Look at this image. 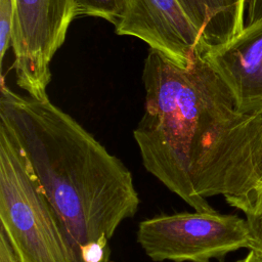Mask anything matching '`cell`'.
I'll list each match as a JSON object with an SVG mask.
<instances>
[{
    "mask_svg": "<svg viewBox=\"0 0 262 262\" xmlns=\"http://www.w3.org/2000/svg\"><path fill=\"white\" fill-rule=\"evenodd\" d=\"M142 81L144 112L133 137L148 173L199 212L215 211L209 198L257 189L262 116L237 110L204 53L180 67L149 49Z\"/></svg>",
    "mask_w": 262,
    "mask_h": 262,
    "instance_id": "cell-1",
    "label": "cell"
},
{
    "mask_svg": "<svg viewBox=\"0 0 262 262\" xmlns=\"http://www.w3.org/2000/svg\"><path fill=\"white\" fill-rule=\"evenodd\" d=\"M0 126L29 160L63 228L73 262H110V239L140 204L133 176L48 96L1 81Z\"/></svg>",
    "mask_w": 262,
    "mask_h": 262,
    "instance_id": "cell-2",
    "label": "cell"
},
{
    "mask_svg": "<svg viewBox=\"0 0 262 262\" xmlns=\"http://www.w3.org/2000/svg\"><path fill=\"white\" fill-rule=\"evenodd\" d=\"M0 221L18 262H73L55 210L29 160L1 126Z\"/></svg>",
    "mask_w": 262,
    "mask_h": 262,
    "instance_id": "cell-3",
    "label": "cell"
},
{
    "mask_svg": "<svg viewBox=\"0 0 262 262\" xmlns=\"http://www.w3.org/2000/svg\"><path fill=\"white\" fill-rule=\"evenodd\" d=\"M137 242L155 262H211L252 248L246 218L213 212H183L142 220Z\"/></svg>",
    "mask_w": 262,
    "mask_h": 262,
    "instance_id": "cell-4",
    "label": "cell"
},
{
    "mask_svg": "<svg viewBox=\"0 0 262 262\" xmlns=\"http://www.w3.org/2000/svg\"><path fill=\"white\" fill-rule=\"evenodd\" d=\"M11 47L16 84L34 98L47 97L50 63L77 17L74 0H13Z\"/></svg>",
    "mask_w": 262,
    "mask_h": 262,
    "instance_id": "cell-5",
    "label": "cell"
},
{
    "mask_svg": "<svg viewBox=\"0 0 262 262\" xmlns=\"http://www.w3.org/2000/svg\"><path fill=\"white\" fill-rule=\"evenodd\" d=\"M116 33L140 39L180 67L208 50L179 0H126Z\"/></svg>",
    "mask_w": 262,
    "mask_h": 262,
    "instance_id": "cell-6",
    "label": "cell"
},
{
    "mask_svg": "<svg viewBox=\"0 0 262 262\" xmlns=\"http://www.w3.org/2000/svg\"><path fill=\"white\" fill-rule=\"evenodd\" d=\"M204 55L229 87L237 110L262 116V19Z\"/></svg>",
    "mask_w": 262,
    "mask_h": 262,
    "instance_id": "cell-7",
    "label": "cell"
},
{
    "mask_svg": "<svg viewBox=\"0 0 262 262\" xmlns=\"http://www.w3.org/2000/svg\"><path fill=\"white\" fill-rule=\"evenodd\" d=\"M210 47L223 44L245 27L247 0H179Z\"/></svg>",
    "mask_w": 262,
    "mask_h": 262,
    "instance_id": "cell-8",
    "label": "cell"
},
{
    "mask_svg": "<svg viewBox=\"0 0 262 262\" xmlns=\"http://www.w3.org/2000/svg\"><path fill=\"white\" fill-rule=\"evenodd\" d=\"M226 202L245 214L252 237L251 249L262 252V186L247 196L227 199Z\"/></svg>",
    "mask_w": 262,
    "mask_h": 262,
    "instance_id": "cell-9",
    "label": "cell"
},
{
    "mask_svg": "<svg viewBox=\"0 0 262 262\" xmlns=\"http://www.w3.org/2000/svg\"><path fill=\"white\" fill-rule=\"evenodd\" d=\"M76 15L103 18L118 25L125 10L126 0H74Z\"/></svg>",
    "mask_w": 262,
    "mask_h": 262,
    "instance_id": "cell-10",
    "label": "cell"
},
{
    "mask_svg": "<svg viewBox=\"0 0 262 262\" xmlns=\"http://www.w3.org/2000/svg\"><path fill=\"white\" fill-rule=\"evenodd\" d=\"M14 23L13 0H0V58L4 59L8 47L11 45Z\"/></svg>",
    "mask_w": 262,
    "mask_h": 262,
    "instance_id": "cell-11",
    "label": "cell"
},
{
    "mask_svg": "<svg viewBox=\"0 0 262 262\" xmlns=\"http://www.w3.org/2000/svg\"><path fill=\"white\" fill-rule=\"evenodd\" d=\"M262 19V0H247L245 26Z\"/></svg>",
    "mask_w": 262,
    "mask_h": 262,
    "instance_id": "cell-12",
    "label": "cell"
},
{
    "mask_svg": "<svg viewBox=\"0 0 262 262\" xmlns=\"http://www.w3.org/2000/svg\"><path fill=\"white\" fill-rule=\"evenodd\" d=\"M0 262H18L6 234L0 229Z\"/></svg>",
    "mask_w": 262,
    "mask_h": 262,
    "instance_id": "cell-13",
    "label": "cell"
},
{
    "mask_svg": "<svg viewBox=\"0 0 262 262\" xmlns=\"http://www.w3.org/2000/svg\"><path fill=\"white\" fill-rule=\"evenodd\" d=\"M255 172H256V178H257V183L258 187L262 186V128H261V133L258 141V147L256 151V161H255Z\"/></svg>",
    "mask_w": 262,
    "mask_h": 262,
    "instance_id": "cell-14",
    "label": "cell"
},
{
    "mask_svg": "<svg viewBox=\"0 0 262 262\" xmlns=\"http://www.w3.org/2000/svg\"><path fill=\"white\" fill-rule=\"evenodd\" d=\"M236 262H262V252L250 249V252L241 260H237Z\"/></svg>",
    "mask_w": 262,
    "mask_h": 262,
    "instance_id": "cell-15",
    "label": "cell"
}]
</instances>
